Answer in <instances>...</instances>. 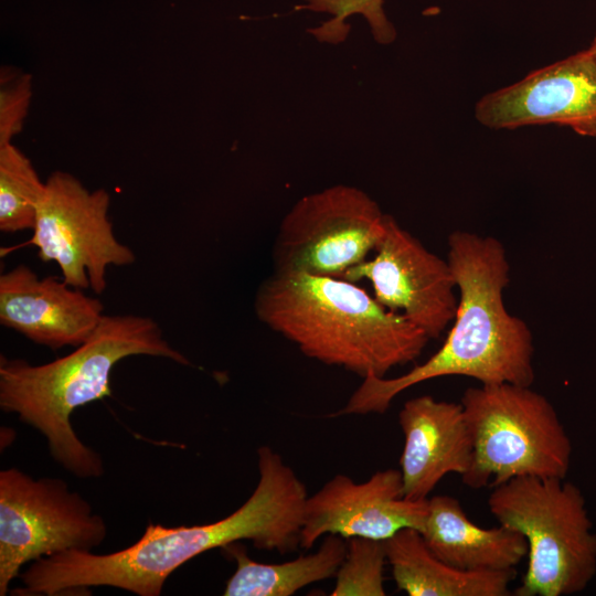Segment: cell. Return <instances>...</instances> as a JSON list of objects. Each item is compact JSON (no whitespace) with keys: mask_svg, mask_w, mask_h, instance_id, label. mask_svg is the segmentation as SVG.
I'll return each instance as SVG.
<instances>
[{"mask_svg":"<svg viewBox=\"0 0 596 596\" xmlns=\"http://www.w3.org/2000/svg\"><path fill=\"white\" fill-rule=\"evenodd\" d=\"M258 482L249 498L219 521L167 528L149 522L134 544L109 553L71 550L41 557L20 574L14 595L55 596L110 586L138 596H159L167 578L200 554L248 540L279 553L300 546L306 486L268 446L257 450Z\"/></svg>","mask_w":596,"mask_h":596,"instance_id":"cell-1","label":"cell"},{"mask_svg":"<svg viewBox=\"0 0 596 596\" xmlns=\"http://www.w3.org/2000/svg\"><path fill=\"white\" fill-rule=\"evenodd\" d=\"M447 260L459 298L443 345L424 363L397 377L363 379L336 416L383 414L403 391L448 375L471 377L481 384L531 386L533 338L529 326L509 313L503 301L510 281L503 245L491 236L456 231L448 236Z\"/></svg>","mask_w":596,"mask_h":596,"instance_id":"cell-2","label":"cell"},{"mask_svg":"<svg viewBox=\"0 0 596 596\" xmlns=\"http://www.w3.org/2000/svg\"><path fill=\"white\" fill-rule=\"evenodd\" d=\"M131 355L190 363L150 317L104 315L84 343L49 363L34 365L1 355L0 408L39 430L65 470L78 478H98L104 475L103 459L77 437L70 418L76 408L111 396V371Z\"/></svg>","mask_w":596,"mask_h":596,"instance_id":"cell-3","label":"cell"},{"mask_svg":"<svg viewBox=\"0 0 596 596\" xmlns=\"http://www.w3.org/2000/svg\"><path fill=\"white\" fill-rule=\"evenodd\" d=\"M258 319L308 358L360 375L385 377L416 360L429 338L343 278L278 273L255 298Z\"/></svg>","mask_w":596,"mask_h":596,"instance_id":"cell-4","label":"cell"},{"mask_svg":"<svg viewBox=\"0 0 596 596\" xmlns=\"http://www.w3.org/2000/svg\"><path fill=\"white\" fill-rule=\"evenodd\" d=\"M488 507L528 543V568L514 595L566 596L587 587L596 574V533L579 488L565 479L519 477L493 487Z\"/></svg>","mask_w":596,"mask_h":596,"instance_id":"cell-5","label":"cell"},{"mask_svg":"<svg viewBox=\"0 0 596 596\" xmlns=\"http://www.w3.org/2000/svg\"><path fill=\"white\" fill-rule=\"evenodd\" d=\"M472 438L462 482L492 488L519 477L565 479L572 443L551 402L513 383L469 387L461 397Z\"/></svg>","mask_w":596,"mask_h":596,"instance_id":"cell-6","label":"cell"},{"mask_svg":"<svg viewBox=\"0 0 596 596\" xmlns=\"http://www.w3.org/2000/svg\"><path fill=\"white\" fill-rule=\"evenodd\" d=\"M107 534L104 519L60 478L0 471V596L29 562L71 550L92 551Z\"/></svg>","mask_w":596,"mask_h":596,"instance_id":"cell-7","label":"cell"},{"mask_svg":"<svg viewBox=\"0 0 596 596\" xmlns=\"http://www.w3.org/2000/svg\"><path fill=\"white\" fill-rule=\"evenodd\" d=\"M386 215L365 192L350 185L301 198L279 226L273 249L275 272L341 278L375 251Z\"/></svg>","mask_w":596,"mask_h":596,"instance_id":"cell-8","label":"cell"},{"mask_svg":"<svg viewBox=\"0 0 596 596\" xmlns=\"http://www.w3.org/2000/svg\"><path fill=\"white\" fill-rule=\"evenodd\" d=\"M109 204L105 189L91 191L73 174L55 171L45 181L29 241L42 262L58 265L67 285L91 287L97 295L106 289L108 266H127L136 259L115 236Z\"/></svg>","mask_w":596,"mask_h":596,"instance_id":"cell-9","label":"cell"},{"mask_svg":"<svg viewBox=\"0 0 596 596\" xmlns=\"http://www.w3.org/2000/svg\"><path fill=\"white\" fill-rule=\"evenodd\" d=\"M341 278L369 280L382 306L402 313L429 339L438 338L456 316L457 285L448 260L429 252L391 215L374 256Z\"/></svg>","mask_w":596,"mask_h":596,"instance_id":"cell-10","label":"cell"},{"mask_svg":"<svg viewBox=\"0 0 596 596\" xmlns=\"http://www.w3.org/2000/svg\"><path fill=\"white\" fill-rule=\"evenodd\" d=\"M475 117L491 129L555 124L596 138V58L585 49L535 70L480 98Z\"/></svg>","mask_w":596,"mask_h":596,"instance_id":"cell-11","label":"cell"},{"mask_svg":"<svg viewBox=\"0 0 596 596\" xmlns=\"http://www.w3.org/2000/svg\"><path fill=\"white\" fill-rule=\"evenodd\" d=\"M427 512L428 499L412 500L404 496L397 469L376 471L363 482L337 475L308 496L300 546L310 549L328 534L385 541L403 529L421 532Z\"/></svg>","mask_w":596,"mask_h":596,"instance_id":"cell-12","label":"cell"},{"mask_svg":"<svg viewBox=\"0 0 596 596\" xmlns=\"http://www.w3.org/2000/svg\"><path fill=\"white\" fill-rule=\"evenodd\" d=\"M103 302L20 264L0 276V323L53 350L78 347L97 329Z\"/></svg>","mask_w":596,"mask_h":596,"instance_id":"cell-13","label":"cell"},{"mask_svg":"<svg viewBox=\"0 0 596 596\" xmlns=\"http://www.w3.org/2000/svg\"><path fill=\"white\" fill-rule=\"evenodd\" d=\"M404 435L400 458L407 499L424 500L448 473L464 476L472 460V438L461 403L422 395L398 413Z\"/></svg>","mask_w":596,"mask_h":596,"instance_id":"cell-14","label":"cell"},{"mask_svg":"<svg viewBox=\"0 0 596 596\" xmlns=\"http://www.w3.org/2000/svg\"><path fill=\"white\" fill-rule=\"evenodd\" d=\"M427 547L445 563L464 571L513 570L528 555L525 538L503 525L481 528L447 494L428 499L421 531Z\"/></svg>","mask_w":596,"mask_h":596,"instance_id":"cell-15","label":"cell"},{"mask_svg":"<svg viewBox=\"0 0 596 596\" xmlns=\"http://www.w3.org/2000/svg\"><path fill=\"white\" fill-rule=\"evenodd\" d=\"M386 561L400 590L409 596H508L517 571H464L438 558L415 529L384 541Z\"/></svg>","mask_w":596,"mask_h":596,"instance_id":"cell-16","label":"cell"},{"mask_svg":"<svg viewBox=\"0 0 596 596\" xmlns=\"http://www.w3.org/2000/svg\"><path fill=\"white\" fill-rule=\"evenodd\" d=\"M236 562V570L226 582L225 596H290L302 587L336 576L344 560L347 542L328 534L311 554L283 563L252 560L238 542L223 547Z\"/></svg>","mask_w":596,"mask_h":596,"instance_id":"cell-17","label":"cell"},{"mask_svg":"<svg viewBox=\"0 0 596 596\" xmlns=\"http://www.w3.org/2000/svg\"><path fill=\"white\" fill-rule=\"evenodd\" d=\"M44 187L19 148L12 142L0 146V231H33Z\"/></svg>","mask_w":596,"mask_h":596,"instance_id":"cell-18","label":"cell"},{"mask_svg":"<svg viewBox=\"0 0 596 596\" xmlns=\"http://www.w3.org/2000/svg\"><path fill=\"white\" fill-rule=\"evenodd\" d=\"M302 6L296 9L327 13L331 18L317 28L310 29L318 41L337 44L343 42L349 32L347 20L355 14L362 15L371 30L374 40L381 44H390L396 39V30L387 19L383 9L384 0H301Z\"/></svg>","mask_w":596,"mask_h":596,"instance_id":"cell-19","label":"cell"},{"mask_svg":"<svg viewBox=\"0 0 596 596\" xmlns=\"http://www.w3.org/2000/svg\"><path fill=\"white\" fill-rule=\"evenodd\" d=\"M384 541L351 538L336 574L332 596H384Z\"/></svg>","mask_w":596,"mask_h":596,"instance_id":"cell-20","label":"cell"},{"mask_svg":"<svg viewBox=\"0 0 596 596\" xmlns=\"http://www.w3.org/2000/svg\"><path fill=\"white\" fill-rule=\"evenodd\" d=\"M32 98V75L2 67L0 74V146L23 129Z\"/></svg>","mask_w":596,"mask_h":596,"instance_id":"cell-21","label":"cell"},{"mask_svg":"<svg viewBox=\"0 0 596 596\" xmlns=\"http://www.w3.org/2000/svg\"><path fill=\"white\" fill-rule=\"evenodd\" d=\"M590 53L594 55V57L596 58V35L594 36L589 47H587Z\"/></svg>","mask_w":596,"mask_h":596,"instance_id":"cell-22","label":"cell"}]
</instances>
